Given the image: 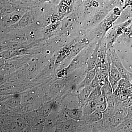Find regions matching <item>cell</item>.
Here are the masks:
<instances>
[{
	"mask_svg": "<svg viewBox=\"0 0 132 132\" xmlns=\"http://www.w3.org/2000/svg\"><path fill=\"white\" fill-rule=\"evenodd\" d=\"M107 51H109V53L107 52V54L111 61L119 71L122 76V78H125L131 81L132 78V73L125 68L120 59L116 53L115 50L111 48L108 49Z\"/></svg>",
	"mask_w": 132,
	"mask_h": 132,
	"instance_id": "cell-1",
	"label": "cell"
},
{
	"mask_svg": "<svg viewBox=\"0 0 132 132\" xmlns=\"http://www.w3.org/2000/svg\"><path fill=\"white\" fill-rule=\"evenodd\" d=\"M74 0H61L59 6V18L62 19L68 14L72 9Z\"/></svg>",
	"mask_w": 132,
	"mask_h": 132,
	"instance_id": "cell-2",
	"label": "cell"
},
{
	"mask_svg": "<svg viewBox=\"0 0 132 132\" xmlns=\"http://www.w3.org/2000/svg\"><path fill=\"white\" fill-rule=\"evenodd\" d=\"M102 40V39H101V40H100L98 44L96 45L93 52H92V54L88 59L87 61V72L91 71L94 69L96 65L98 54L99 49L101 46Z\"/></svg>",
	"mask_w": 132,
	"mask_h": 132,
	"instance_id": "cell-3",
	"label": "cell"
},
{
	"mask_svg": "<svg viewBox=\"0 0 132 132\" xmlns=\"http://www.w3.org/2000/svg\"><path fill=\"white\" fill-rule=\"evenodd\" d=\"M96 75L95 68L92 70L87 72L85 78L83 79L78 86V89L80 90L82 88L90 86Z\"/></svg>",
	"mask_w": 132,
	"mask_h": 132,
	"instance_id": "cell-4",
	"label": "cell"
},
{
	"mask_svg": "<svg viewBox=\"0 0 132 132\" xmlns=\"http://www.w3.org/2000/svg\"><path fill=\"white\" fill-rule=\"evenodd\" d=\"M118 16L114 13L106 17L103 21L101 26V29L102 30L103 34L105 35L107 31H108L112 26L113 23L115 21Z\"/></svg>",
	"mask_w": 132,
	"mask_h": 132,
	"instance_id": "cell-5",
	"label": "cell"
},
{
	"mask_svg": "<svg viewBox=\"0 0 132 132\" xmlns=\"http://www.w3.org/2000/svg\"><path fill=\"white\" fill-rule=\"evenodd\" d=\"M93 89L91 87L89 86L79 90V99L82 106L87 102L88 97Z\"/></svg>",
	"mask_w": 132,
	"mask_h": 132,
	"instance_id": "cell-6",
	"label": "cell"
},
{
	"mask_svg": "<svg viewBox=\"0 0 132 132\" xmlns=\"http://www.w3.org/2000/svg\"><path fill=\"white\" fill-rule=\"evenodd\" d=\"M108 56L109 63L108 69V73L112 78L114 79L115 80L118 81L122 78V76L118 69L116 68L113 63L111 61L108 55Z\"/></svg>",
	"mask_w": 132,
	"mask_h": 132,
	"instance_id": "cell-7",
	"label": "cell"
},
{
	"mask_svg": "<svg viewBox=\"0 0 132 132\" xmlns=\"http://www.w3.org/2000/svg\"><path fill=\"white\" fill-rule=\"evenodd\" d=\"M67 113L71 118L76 120H84V111L82 106L73 109H68Z\"/></svg>",
	"mask_w": 132,
	"mask_h": 132,
	"instance_id": "cell-8",
	"label": "cell"
},
{
	"mask_svg": "<svg viewBox=\"0 0 132 132\" xmlns=\"http://www.w3.org/2000/svg\"><path fill=\"white\" fill-rule=\"evenodd\" d=\"M103 116V112L95 111L88 116L84 120L86 121L88 124L92 125L101 120Z\"/></svg>",
	"mask_w": 132,
	"mask_h": 132,
	"instance_id": "cell-9",
	"label": "cell"
},
{
	"mask_svg": "<svg viewBox=\"0 0 132 132\" xmlns=\"http://www.w3.org/2000/svg\"><path fill=\"white\" fill-rule=\"evenodd\" d=\"M106 98L107 106L106 110L103 113L113 116L116 102L115 98L114 97L113 94Z\"/></svg>",
	"mask_w": 132,
	"mask_h": 132,
	"instance_id": "cell-10",
	"label": "cell"
},
{
	"mask_svg": "<svg viewBox=\"0 0 132 132\" xmlns=\"http://www.w3.org/2000/svg\"><path fill=\"white\" fill-rule=\"evenodd\" d=\"M102 94L105 97L113 94V90L111 84L108 80V76L105 79L104 85L101 87Z\"/></svg>",
	"mask_w": 132,
	"mask_h": 132,
	"instance_id": "cell-11",
	"label": "cell"
},
{
	"mask_svg": "<svg viewBox=\"0 0 132 132\" xmlns=\"http://www.w3.org/2000/svg\"><path fill=\"white\" fill-rule=\"evenodd\" d=\"M131 86L132 82L131 81L125 78H122L118 81V86L116 90L119 91L125 90L129 88Z\"/></svg>",
	"mask_w": 132,
	"mask_h": 132,
	"instance_id": "cell-12",
	"label": "cell"
},
{
	"mask_svg": "<svg viewBox=\"0 0 132 132\" xmlns=\"http://www.w3.org/2000/svg\"><path fill=\"white\" fill-rule=\"evenodd\" d=\"M101 87L100 86L96 87L92 90L88 101L93 100L101 95Z\"/></svg>",
	"mask_w": 132,
	"mask_h": 132,
	"instance_id": "cell-13",
	"label": "cell"
},
{
	"mask_svg": "<svg viewBox=\"0 0 132 132\" xmlns=\"http://www.w3.org/2000/svg\"><path fill=\"white\" fill-rule=\"evenodd\" d=\"M71 51V48L70 47H66L62 50L57 59L58 62H60L61 61L67 57L70 54Z\"/></svg>",
	"mask_w": 132,
	"mask_h": 132,
	"instance_id": "cell-14",
	"label": "cell"
},
{
	"mask_svg": "<svg viewBox=\"0 0 132 132\" xmlns=\"http://www.w3.org/2000/svg\"><path fill=\"white\" fill-rule=\"evenodd\" d=\"M107 106V104L106 100V101L103 103L97 104L95 109V111H98L103 112L106 110Z\"/></svg>",
	"mask_w": 132,
	"mask_h": 132,
	"instance_id": "cell-15",
	"label": "cell"
},
{
	"mask_svg": "<svg viewBox=\"0 0 132 132\" xmlns=\"http://www.w3.org/2000/svg\"><path fill=\"white\" fill-rule=\"evenodd\" d=\"M108 80L109 81L110 84H111V86L113 90V92H114L115 91L116 88H117V87H118V81L115 80L114 79L112 78L109 73L108 72Z\"/></svg>",
	"mask_w": 132,
	"mask_h": 132,
	"instance_id": "cell-16",
	"label": "cell"
},
{
	"mask_svg": "<svg viewBox=\"0 0 132 132\" xmlns=\"http://www.w3.org/2000/svg\"><path fill=\"white\" fill-rule=\"evenodd\" d=\"M90 86L93 89L96 87L98 86H100L99 85V79L97 75H95V77L92 81Z\"/></svg>",
	"mask_w": 132,
	"mask_h": 132,
	"instance_id": "cell-17",
	"label": "cell"
},
{
	"mask_svg": "<svg viewBox=\"0 0 132 132\" xmlns=\"http://www.w3.org/2000/svg\"><path fill=\"white\" fill-rule=\"evenodd\" d=\"M106 100V98L104 97L102 95H101L100 96H99L98 97H97L96 99H95L94 100H93L94 101L97 105V104L103 103Z\"/></svg>",
	"mask_w": 132,
	"mask_h": 132,
	"instance_id": "cell-18",
	"label": "cell"
},
{
	"mask_svg": "<svg viewBox=\"0 0 132 132\" xmlns=\"http://www.w3.org/2000/svg\"><path fill=\"white\" fill-rule=\"evenodd\" d=\"M123 103L125 106L127 108L132 105V94L127 100H126L125 101H123Z\"/></svg>",
	"mask_w": 132,
	"mask_h": 132,
	"instance_id": "cell-19",
	"label": "cell"
},
{
	"mask_svg": "<svg viewBox=\"0 0 132 132\" xmlns=\"http://www.w3.org/2000/svg\"><path fill=\"white\" fill-rule=\"evenodd\" d=\"M66 74V71L65 69H62L59 71L58 73V76L59 78H61L65 76Z\"/></svg>",
	"mask_w": 132,
	"mask_h": 132,
	"instance_id": "cell-20",
	"label": "cell"
},
{
	"mask_svg": "<svg viewBox=\"0 0 132 132\" xmlns=\"http://www.w3.org/2000/svg\"><path fill=\"white\" fill-rule=\"evenodd\" d=\"M93 6L94 7H98L99 6V3L97 1H94L93 2Z\"/></svg>",
	"mask_w": 132,
	"mask_h": 132,
	"instance_id": "cell-21",
	"label": "cell"
}]
</instances>
